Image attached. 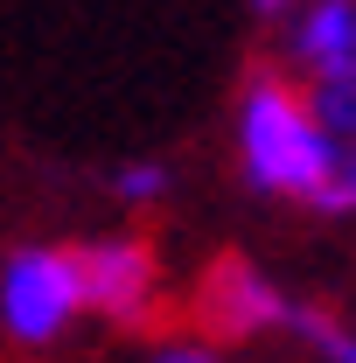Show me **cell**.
<instances>
[{"instance_id":"5b68a950","label":"cell","mask_w":356,"mask_h":363,"mask_svg":"<svg viewBox=\"0 0 356 363\" xmlns=\"http://www.w3.org/2000/svg\"><path fill=\"white\" fill-rule=\"evenodd\" d=\"M356 56V0H294L287 7V77H328Z\"/></svg>"},{"instance_id":"8992f818","label":"cell","mask_w":356,"mask_h":363,"mask_svg":"<svg viewBox=\"0 0 356 363\" xmlns=\"http://www.w3.org/2000/svg\"><path fill=\"white\" fill-rule=\"evenodd\" d=\"M308 105H314V119L328 126V140H335L343 154H356V56L343 63V70L314 77V84H308Z\"/></svg>"},{"instance_id":"8fae6325","label":"cell","mask_w":356,"mask_h":363,"mask_svg":"<svg viewBox=\"0 0 356 363\" xmlns=\"http://www.w3.org/2000/svg\"><path fill=\"white\" fill-rule=\"evenodd\" d=\"M335 363H356V335H350V342H343V357H335Z\"/></svg>"},{"instance_id":"7a4b0ae2","label":"cell","mask_w":356,"mask_h":363,"mask_svg":"<svg viewBox=\"0 0 356 363\" xmlns=\"http://www.w3.org/2000/svg\"><path fill=\"white\" fill-rule=\"evenodd\" d=\"M84 308V286H77V245H21L7 252L0 266V321L21 350H43L56 342Z\"/></svg>"},{"instance_id":"9c48e42d","label":"cell","mask_w":356,"mask_h":363,"mask_svg":"<svg viewBox=\"0 0 356 363\" xmlns=\"http://www.w3.org/2000/svg\"><path fill=\"white\" fill-rule=\"evenodd\" d=\"M343 203L356 210V154H343Z\"/></svg>"},{"instance_id":"ba28073f","label":"cell","mask_w":356,"mask_h":363,"mask_svg":"<svg viewBox=\"0 0 356 363\" xmlns=\"http://www.w3.org/2000/svg\"><path fill=\"white\" fill-rule=\"evenodd\" d=\"M154 363H217V350H210V342H168Z\"/></svg>"},{"instance_id":"277c9868","label":"cell","mask_w":356,"mask_h":363,"mask_svg":"<svg viewBox=\"0 0 356 363\" xmlns=\"http://www.w3.org/2000/svg\"><path fill=\"white\" fill-rule=\"evenodd\" d=\"M77 286H84V308H98L119 328H147L161 308V266H154V245L147 238H98L77 245Z\"/></svg>"},{"instance_id":"6da1fadb","label":"cell","mask_w":356,"mask_h":363,"mask_svg":"<svg viewBox=\"0 0 356 363\" xmlns=\"http://www.w3.org/2000/svg\"><path fill=\"white\" fill-rule=\"evenodd\" d=\"M238 161L245 182L308 203V210H350L343 203V147L314 119L308 84L287 70H252L238 91Z\"/></svg>"},{"instance_id":"3957f363","label":"cell","mask_w":356,"mask_h":363,"mask_svg":"<svg viewBox=\"0 0 356 363\" xmlns=\"http://www.w3.org/2000/svg\"><path fill=\"white\" fill-rule=\"evenodd\" d=\"M287 308H294V301H287L252 259H238V252L210 259L203 279H196V301H189V315H196V328H203L210 350H217V342H252V335H266V328H287Z\"/></svg>"},{"instance_id":"52a82bcc","label":"cell","mask_w":356,"mask_h":363,"mask_svg":"<svg viewBox=\"0 0 356 363\" xmlns=\"http://www.w3.org/2000/svg\"><path fill=\"white\" fill-rule=\"evenodd\" d=\"M112 189L126 196V203H154V196H168V168H154V161H133V168H119Z\"/></svg>"},{"instance_id":"30bf717a","label":"cell","mask_w":356,"mask_h":363,"mask_svg":"<svg viewBox=\"0 0 356 363\" xmlns=\"http://www.w3.org/2000/svg\"><path fill=\"white\" fill-rule=\"evenodd\" d=\"M252 7H259V14H287L294 0H252Z\"/></svg>"}]
</instances>
